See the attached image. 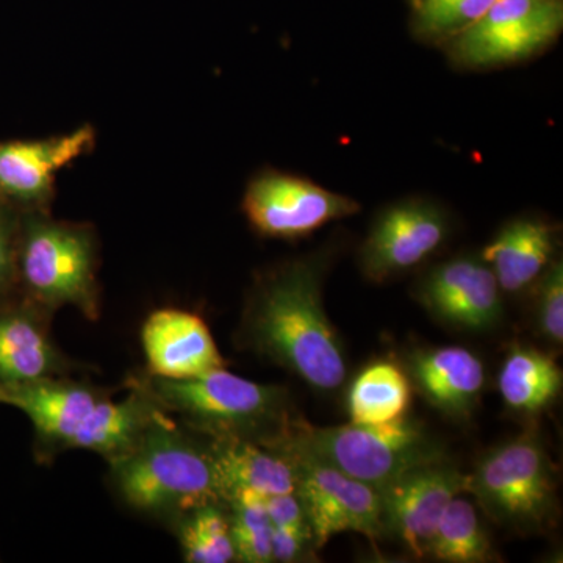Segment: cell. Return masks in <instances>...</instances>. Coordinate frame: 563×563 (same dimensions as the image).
Here are the masks:
<instances>
[{
  "label": "cell",
  "mask_w": 563,
  "mask_h": 563,
  "mask_svg": "<svg viewBox=\"0 0 563 563\" xmlns=\"http://www.w3.org/2000/svg\"><path fill=\"white\" fill-rule=\"evenodd\" d=\"M466 493L492 520L515 531H544L558 517L554 466L532 432L485 453L468 474Z\"/></svg>",
  "instance_id": "5"
},
{
  "label": "cell",
  "mask_w": 563,
  "mask_h": 563,
  "mask_svg": "<svg viewBox=\"0 0 563 563\" xmlns=\"http://www.w3.org/2000/svg\"><path fill=\"white\" fill-rule=\"evenodd\" d=\"M98 401L90 388L52 376L32 383L0 384V402L27 415L41 435L65 444Z\"/></svg>",
  "instance_id": "18"
},
{
  "label": "cell",
  "mask_w": 563,
  "mask_h": 563,
  "mask_svg": "<svg viewBox=\"0 0 563 563\" xmlns=\"http://www.w3.org/2000/svg\"><path fill=\"white\" fill-rule=\"evenodd\" d=\"M496 0H409L415 40L440 47L483 16Z\"/></svg>",
  "instance_id": "25"
},
{
  "label": "cell",
  "mask_w": 563,
  "mask_h": 563,
  "mask_svg": "<svg viewBox=\"0 0 563 563\" xmlns=\"http://www.w3.org/2000/svg\"><path fill=\"white\" fill-rule=\"evenodd\" d=\"M314 550L309 523L273 526V562H306Z\"/></svg>",
  "instance_id": "28"
},
{
  "label": "cell",
  "mask_w": 563,
  "mask_h": 563,
  "mask_svg": "<svg viewBox=\"0 0 563 563\" xmlns=\"http://www.w3.org/2000/svg\"><path fill=\"white\" fill-rule=\"evenodd\" d=\"M235 561L273 562V526L265 509V498L240 495L228 503Z\"/></svg>",
  "instance_id": "26"
},
{
  "label": "cell",
  "mask_w": 563,
  "mask_h": 563,
  "mask_svg": "<svg viewBox=\"0 0 563 563\" xmlns=\"http://www.w3.org/2000/svg\"><path fill=\"white\" fill-rule=\"evenodd\" d=\"M426 558L446 563L495 561L490 537L485 531L479 514L462 495L455 496L444 510Z\"/></svg>",
  "instance_id": "23"
},
{
  "label": "cell",
  "mask_w": 563,
  "mask_h": 563,
  "mask_svg": "<svg viewBox=\"0 0 563 563\" xmlns=\"http://www.w3.org/2000/svg\"><path fill=\"white\" fill-rule=\"evenodd\" d=\"M558 225L536 214L504 222L481 252L503 292L518 295L536 285L558 257Z\"/></svg>",
  "instance_id": "16"
},
{
  "label": "cell",
  "mask_w": 563,
  "mask_h": 563,
  "mask_svg": "<svg viewBox=\"0 0 563 563\" xmlns=\"http://www.w3.org/2000/svg\"><path fill=\"white\" fill-rule=\"evenodd\" d=\"M11 203L0 198V292L5 291L18 269L16 224Z\"/></svg>",
  "instance_id": "29"
},
{
  "label": "cell",
  "mask_w": 563,
  "mask_h": 563,
  "mask_svg": "<svg viewBox=\"0 0 563 563\" xmlns=\"http://www.w3.org/2000/svg\"><path fill=\"white\" fill-rule=\"evenodd\" d=\"M98 244L88 225L55 221L29 211L18 240V272L44 306H74L88 317L98 310Z\"/></svg>",
  "instance_id": "6"
},
{
  "label": "cell",
  "mask_w": 563,
  "mask_h": 563,
  "mask_svg": "<svg viewBox=\"0 0 563 563\" xmlns=\"http://www.w3.org/2000/svg\"><path fill=\"white\" fill-rule=\"evenodd\" d=\"M563 32V0H496L440 46L461 70L509 68L539 57Z\"/></svg>",
  "instance_id": "7"
},
{
  "label": "cell",
  "mask_w": 563,
  "mask_h": 563,
  "mask_svg": "<svg viewBox=\"0 0 563 563\" xmlns=\"http://www.w3.org/2000/svg\"><path fill=\"white\" fill-rule=\"evenodd\" d=\"M468 474L448 462L424 463L379 488L385 536L396 537L415 558H426L444 510L465 495Z\"/></svg>",
  "instance_id": "11"
},
{
  "label": "cell",
  "mask_w": 563,
  "mask_h": 563,
  "mask_svg": "<svg viewBox=\"0 0 563 563\" xmlns=\"http://www.w3.org/2000/svg\"><path fill=\"white\" fill-rule=\"evenodd\" d=\"M333 255L324 247L263 274L244 318L254 350L324 393L339 390L347 373L342 340L322 299Z\"/></svg>",
  "instance_id": "1"
},
{
  "label": "cell",
  "mask_w": 563,
  "mask_h": 563,
  "mask_svg": "<svg viewBox=\"0 0 563 563\" xmlns=\"http://www.w3.org/2000/svg\"><path fill=\"white\" fill-rule=\"evenodd\" d=\"M242 209L266 239L299 240L362 210L361 202L299 174L262 169L244 188Z\"/></svg>",
  "instance_id": "8"
},
{
  "label": "cell",
  "mask_w": 563,
  "mask_h": 563,
  "mask_svg": "<svg viewBox=\"0 0 563 563\" xmlns=\"http://www.w3.org/2000/svg\"><path fill=\"white\" fill-rule=\"evenodd\" d=\"M95 144L90 124L47 139L0 141V198L27 211H46L58 174Z\"/></svg>",
  "instance_id": "13"
},
{
  "label": "cell",
  "mask_w": 563,
  "mask_h": 563,
  "mask_svg": "<svg viewBox=\"0 0 563 563\" xmlns=\"http://www.w3.org/2000/svg\"><path fill=\"white\" fill-rule=\"evenodd\" d=\"M412 399L409 376L391 362L366 366L351 385L347 407L351 422L380 424L407 413Z\"/></svg>",
  "instance_id": "22"
},
{
  "label": "cell",
  "mask_w": 563,
  "mask_h": 563,
  "mask_svg": "<svg viewBox=\"0 0 563 563\" xmlns=\"http://www.w3.org/2000/svg\"><path fill=\"white\" fill-rule=\"evenodd\" d=\"M562 383L558 363L544 352L523 344H515L499 373L503 401L518 413L543 412L561 395Z\"/></svg>",
  "instance_id": "20"
},
{
  "label": "cell",
  "mask_w": 563,
  "mask_h": 563,
  "mask_svg": "<svg viewBox=\"0 0 563 563\" xmlns=\"http://www.w3.org/2000/svg\"><path fill=\"white\" fill-rule=\"evenodd\" d=\"M158 417L161 413L141 393H133L118 402L99 399L80 422L68 446L95 451L113 462L132 451Z\"/></svg>",
  "instance_id": "19"
},
{
  "label": "cell",
  "mask_w": 563,
  "mask_h": 563,
  "mask_svg": "<svg viewBox=\"0 0 563 563\" xmlns=\"http://www.w3.org/2000/svg\"><path fill=\"white\" fill-rule=\"evenodd\" d=\"M407 2H409V0H407Z\"/></svg>",
  "instance_id": "30"
},
{
  "label": "cell",
  "mask_w": 563,
  "mask_h": 563,
  "mask_svg": "<svg viewBox=\"0 0 563 563\" xmlns=\"http://www.w3.org/2000/svg\"><path fill=\"white\" fill-rule=\"evenodd\" d=\"M157 401L176 410L213 439L274 442L290 431L287 391L244 379L224 368L190 379L154 377Z\"/></svg>",
  "instance_id": "3"
},
{
  "label": "cell",
  "mask_w": 563,
  "mask_h": 563,
  "mask_svg": "<svg viewBox=\"0 0 563 563\" xmlns=\"http://www.w3.org/2000/svg\"><path fill=\"white\" fill-rule=\"evenodd\" d=\"M60 357L24 313H0V384H24L54 376Z\"/></svg>",
  "instance_id": "21"
},
{
  "label": "cell",
  "mask_w": 563,
  "mask_h": 563,
  "mask_svg": "<svg viewBox=\"0 0 563 563\" xmlns=\"http://www.w3.org/2000/svg\"><path fill=\"white\" fill-rule=\"evenodd\" d=\"M284 442L377 490L415 466L446 459L442 444L407 415L380 424L332 428L295 420Z\"/></svg>",
  "instance_id": "4"
},
{
  "label": "cell",
  "mask_w": 563,
  "mask_h": 563,
  "mask_svg": "<svg viewBox=\"0 0 563 563\" xmlns=\"http://www.w3.org/2000/svg\"><path fill=\"white\" fill-rule=\"evenodd\" d=\"M280 442L295 455L296 495L312 531L317 550L336 533L357 532L376 543L385 536L383 504L377 488L352 479L328 463Z\"/></svg>",
  "instance_id": "10"
},
{
  "label": "cell",
  "mask_w": 563,
  "mask_h": 563,
  "mask_svg": "<svg viewBox=\"0 0 563 563\" xmlns=\"http://www.w3.org/2000/svg\"><path fill=\"white\" fill-rule=\"evenodd\" d=\"M141 340L154 377L190 379L224 368L210 329L198 314L157 310L144 322Z\"/></svg>",
  "instance_id": "15"
},
{
  "label": "cell",
  "mask_w": 563,
  "mask_h": 563,
  "mask_svg": "<svg viewBox=\"0 0 563 563\" xmlns=\"http://www.w3.org/2000/svg\"><path fill=\"white\" fill-rule=\"evenodd\" d=\"M117 485L141 512L181 514L207 503H222L210 446L192 442L158 417L139 444L113 461Z\"/></svg>",
  "instance_id": "2"
},
{
  "label": "cell",
  "mask_w": 563,
  "mask_h": 563,
  "mask_svg": "<svg viewBox=\"0 0 563 563\" xmlns=\"http://www.w3.org/2000/svg\"><path fill=\"white\" fill-rule=\"evenodd\" d=\"M185 562L228 563L235 561L229 510L222 503H207L185 512L180 526Z\"/></svg>",
  "instance_id": "24"
},
{
  "label": "cell",
  "mask_w": 563,
  "mask_h": 563,
  "mask_svg": "<svg viewBox=\"0 0 563 563\" xmlns=\"http://www.w3.org/2000/svg\"><path fill=\"white\" fill-rule=\"evenodd\" d=\"M407 376L426 401L453 418L470 417L485 384L484 363L457 346L413 351Z\"/></svg>",
  "instance_id": "17"
},
{
  "label": "cell",
  "mask_w": 563,
  "mask_h": 563,
  "mask_svg": "<svg viewBox=\"0 0 563 563\" xmlns=\"http://www.w3.org/2000/svg\"><path fill=\"white\" fill-rule=\"evenodd\" d=\"M415 296L432 317L466 331H488L503 317L501 288L481 255L437 263L417 282Z\"/></svg>",
  "instance_id": "12"
},
{
  "label": "cell",
  "mask_w": 563,
  "mask_h": 563,
  "mask_svg": "<svg viewBox=\"0 0 563 563\" xmlns=\"http://www.w3.org/2000/svg\"><path fill=\"white\" fill-rule=\"evenodd\" d=\"M210 453L224 504L240 495L266 499L296 492L295 455L280 439L276 442L213 439Z\"/></svg>",
  "instance_id": "14"
},
{
  "label": "cell",
  "mask_w": 563,
  "mask_h": 563,
  "mask_svg": "<svg viewBox=\"0 0 563 563\" xmlns=\"http://www.w3.org/2000/svg\"><path fill=\"white\" fill-rule=\"evenodd\" d=\"M537 324L551 343L563 342V262L561 255L551 262L536 282Z\"/></svg>",
  "instance_id": "27"
},
{
  "label": "cell",
  "mask_w": 563,
  "mask_h": 563,
  "mask_svg": "<svg viewBox=\"0 0 563 563\" xmlns=\"http://www.w3.org/2000/svg\"><path fill=\"white\" fill-rule=\"evenodd\" d=\"M453 218L443 203L409 196L385 206L374 217L358 247V268L374 284L412 272L450 240Z\"/></svg>",
  "instance_id": "9"
}]
</instances>
